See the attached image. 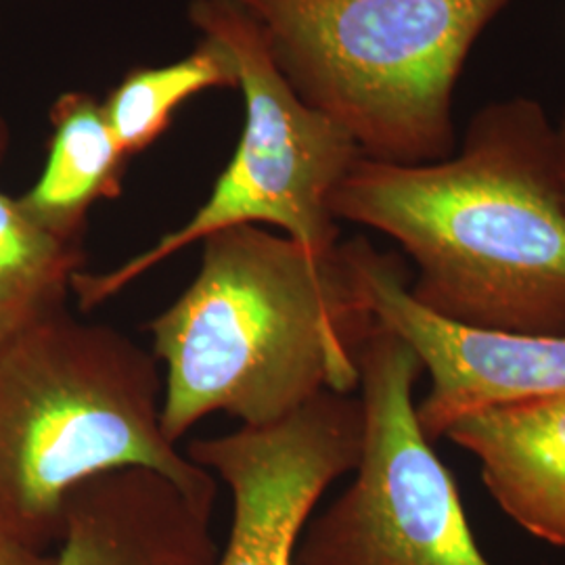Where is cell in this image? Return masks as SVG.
Masks as SVG:
<instances>
[{"mask_svg": "<svg viewBox=\"0 0 565 565\" xmlns=\"http://www.w3.org/2000/svg\"><path fill=\"white\" fill-rule=\"evenodd\" d=\"M417 268L413 300L446 323L565 335V200L553 121L541 103H490L440 162L359 158L331 195Z\"/></svg>", "mask_w": 565, "mask_h": 565, "instance_id": "1", "label": "cell"}, {"mask_svg": "<svg viewBox=\"0 0 565 565\" xmlns=\"http://www.w3.org/2000/svg\"><path fill=\"white\" fill-rule=\"evenodd\" d=\"M202 243L195 279L149 323L172 445L212 413L263 427L359 390L377 321L343 243L319 254L254 224Z\"/></svg>", "mask_w": 565, "mask_h": 565, "instance_id": "2", "label": "cell"}, {"mask_svg": "<svg viewBox=\"0 0 565 565\" xmlns=\"http://www.w3.org/2000/svg\"><path fill=\"white\" fill-rule=\"evenodd\" d=\"M153 352L111 324L65 310L0 350V536L55 553L74 488L149 467L191 492H218L162 429Z\"/></svg>", "mask_w": 565, "mask_h": 565, "instance_id": "3", "label": "cell"}, {"mask_svg": "<svg viewBox=\"0 0 565 565\" xmlns=\"http://www.w3.org/2000/svg\"><path fill=\"white\" fill-rule=\"evenodd\" d=\"M285 78L363 158L440 162L457 149L455 86L513 0H235Z\"/></svg>", "mask_w": 565, "mask_h": 565, "instance_id": "4", "label": "cell"}, {"mask_svg": "<svg viewBox=\"0 0 565 565\" xmlns=\"http://www.w3.org/2000/svg\"><path fill=\"white\" fill-rule=\"evenodd\" d=\"M189 15L235 63L245 121L233 160L210 198L182 224L114 270H81L72 291L84 312L114 298L191 243L243 224H270L312 252H331L340 226L331 195L361 156L338 121L310 107L285 78L260 23L235 0H193Z\"/></svg>", "mask_w": 565, "mask_h": 565, "instance_id": "5", "label": "cell"}, {"mask_svg": "<svg viewBox=\"0 0 565 565\" xmlns=\"http://www.w3.org/2000/svg\"><path fill=\"white\" fill-rule=\"evenodd\" d=\"M364 434L354 478L308 520L294 565H492L455 478L417 419V352L375 323L359 354Z\"/></svg>", "mask_w": 565, "mask_h": 565, "instance_id": "6", "label": "cell"}, {"mask_svg": "<svg viewBox=\"0 0 565 565\" xmlns=\"http://www.w3.org/2000/svg\"><path fill=\"white\" fill-rule=\"evenodd\" d=\"M363 434L361 398L323 392L277 424L189 443L184 455L233 497L231 534L214 565H294L324 490L359 463Z\"/></svg>", "mask_w": 565, "mask_h": 565, "instance_id": "7", "label": "cell"}, {"mask_svg": "<svg viewBox=\"0 0 565 565\" xmlns=\"http://www.w3.org/2000/svg\"><path fill=\"white\" fill-rule=\"evenodd\" d=\"M375 321L401 335L424 364L429 390L417 403L436 443L471 411L527 398L565 396V335H513L450 324L413 300L401 256L364 237L343 243Z\"/></svg>", "mask_w": 565, "mask_h": 565, "instance_id": "8", "label": "cell"}, {"mask_svg": "<svg viewBox=\"0 0 565 565\" xmlns=\"http://www.w3.org/2000/svg\"><path fill=\"white\" fill-rule=\"evenodd\" d=\"M216 494L149 467L102 473L67 497L55 565H214Z\"/></svg>", "mask_w": 565, "mask_h": 565, "instance_id": "9", "label": "cell"}, {"mask_svg": "<svg viewBox=\"0 0 565 565\" xmlns=\"http://www.w3.org/2000/svg\"><path fill=\"white\" fill-rule=\"evenodd\" d=\"M443 438L478 461L505 515L534 539L565 548V396L471 411Z\"/></svg>", "mask_w": 565, "mask_h": 565, "instance_id": "10", "label": "cell"}, {"mask_svg": "<svg viewBox=\"0 0 565 565\" xmlns=\"http://www.w3.org/2000/svg\"><path fill=\"white\" fill-rule=\"evenodd\" d=\"M51 121L46 166L18 202L46 233L81 243L90 207L120 195L130 158L105 118L103 103L90 95H63L53 105Z\"/></svg>", "mask_w": 565, "mask_h": 565, "instance_id": "11", "label": "cell"}, {"mask_svg": "<svg viewBox=\"0 0 565 565\" xmlns=\"http://www.w3.org/2000/svg\"><path fill=\"white\" fill-rule=\"evenodd\" d=\"M82 264L81 243L46 233L18 200L0 193V350L65 310Z\"/></svg>", "mask_w": 565, "mask_h": 565, "instance_id": "12", "label": "cell"}, {"mask_svg": "<svg viewBox=\"0 0 565 565\" xmlns=\"http://www.w3.org/2000/svg\"><path fill=\"white\" fill-rule=\"evenodd\" d=\"M218 86H237L235 63L221 42L203 36L184 60L132 70L107 95L103 111L124 153L132 158L162 137L182 103Z\"/></svg>", "mask_w": 565, "mask_h": 565, "instance_id": "13", "label": "cell"}, {"mask_svg": "<svg viewBox=\"0 0 565 565\" xmlns=\"http://www.w3.org/2000/svg\"><path fill=\"white\" fill-rule=\"evenodd\" d=\"M0 565H55V553H39L0 536Z\"/></svg>", "mask_w": 565, "mask_h": 565, "instance_id": "14", "label": "cell"}, {"mask_svg": "<svg viewBox=\"0 0 565 565\" xmlns=\"http://www.w3.org/2000/svg\"><path fill=\"white\" fill-rule=\"evenodd\" d=\"M553 137H555V166H557L559 186L565 200V109L562 118L553 124Z\"/></svg>", "mask_w": 565, "mask_h": 565, "instance_id": "15", "label": "cell"}, {"mask_svg": "<svg viewBox=\"0 0 565 565\" xmlns=\"http://www.w3.org/2000/svg\"><path fill=\"white\" fill-rule=\"evenodd\" d=\"M4 145H7V130H4V126H2V121H0V158H2V153H4Z\"/></svg>", "mask_w": 565, "mask_h": 565, "instance_id": "16", "label": "cell"}]
</instances>
